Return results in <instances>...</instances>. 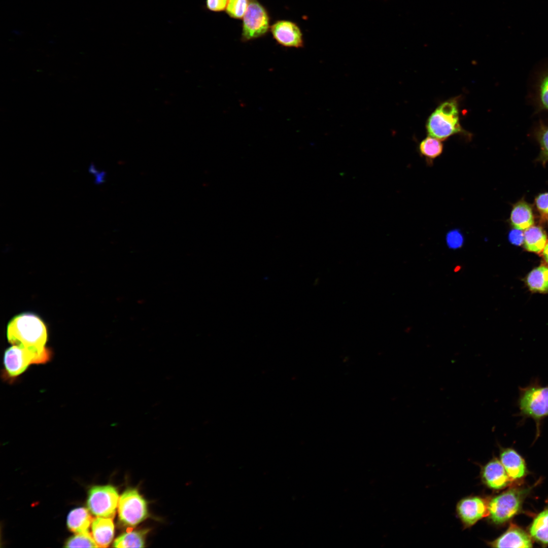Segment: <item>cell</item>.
Listing matches in <instances>:
<instances>
[{"mask_svg": "<svg viewBox=\"0 0 548 548\" xmlns=\"http://www.w3.org/2000/svg\"><path fill=\"white\" fill-rule=\"evenodd\" d=\"M7 336L12 345L22 346L52 358V351L45 347L47 341L46 327L34 314L23 313L13 318L8 324Z\"/></svg>", "mask_w": 548, "mask_h": 548, "instance_id": "cell-1", "label": "cell"}, {"mask_svg": "<svg viewBox=\"0 0 548 548\" xmlns=\"http://www.w3.org/2000/svg\"><path fill=\"white\" fill-rule=\"evenodd\" d=\"M426 129L428 135L440 141L462 132L458 101L452 98L439 105L428 117Z\"/></svg>", "mask_w": 548, "mask_h": 548, "instance_id": "cell-2", "label": "cell"}, {"mask_svg": "<svg viewBox=\"0 0 548 548\" xmlns=\"http://www.w3.org/2000/svg\"><path fill=\"white\" fill-rule=\"evenodd\" d=\"M51 358L41 355L25 347L13 345L4 353V370L2 378L8 382H13L32 364H45Z\"/></svg>", "mask_w": 548, "mask_h": 548, "instance_id": "cell-3", "label": "cell"}, {"mask_svg": "<svg viewBox=\"0 0 548 548\" xmlns=\"http://www.w3.org/2000/svg\"><path fill=\"white\" fill-rule=\"evenodd\" d=\"M527 490L512 489L496 496L488 504L489 516L496 524L507 522L521 510Z\"/></svg>", "mask_w": 548, "mask_h": 548, "instance_id": "cell-4", "label": "cell"}, {"mask_svg": "<svg viewBox=\"0 0 548 548\" xmlns=\"http://www.w3.org/2000/svg\"><path fill=\"white\" fill-rule=\"evenodd\" d=\"M519 405L522 415L538 423L548 416V386L535 384L521 389Z\"/></svg>", "mask_w": 548, "mask_h": 548, "instance_id": "cell-5", "label": "cell"}, {"mask_svg": "<svg viewBox=\"0 0 548 548\" xmlns=\"http://www.w3.org/2000/svg\"><path fill=\"white\" fill-rule=\"evenodd\" d=\"M118 512L121 523L130 527L143 521L148 514L146 501L135 489H128L121 495Z\"/></svg>", "mask_w": 548, "mask_h": 548, "instance_id": "cell-6", "label": "cell"}, {"mask_svg": "<svg viewBox=\"0 0 548 548\" xmlns=\"http://www.w3.org/2000/svg\"><path fill=\"white\" fill-rule=\"evenodd\" d=\"M119 497L117 490L111 485L96 486L89 491L87 505L97 517L113 519L116 513Z\"/></svg>", "mask_w": 548, "mask_h": 548, "instance_id": "cell-7", "label": "cell"}, {"mask_svg": "<svg viewBox=\"0 0 548 548\" xmlns=\"http://www.w3.org/2000/svg\"><path fill=\"white\" fill-rule=\"evenodd\" d=\"M269 28V18L266 10L256 0H249L243 17L242 40L244 42L265 35Z\"/></svg>", "mask_w": 548, "mask_h": 548, "instance_id": "cell-8", "label": "cell"}, {"mask_svg": "<svg viewBox=\"0 0 548 548\" xmlns=\"http://www.w3.org/2000/svg\"><path fill=\"white\" fill-rule=\"evenodd\" d=\"M270 31L276 41L283 46L297 48L304 46L301 29L293 22L277 21L270 26Z\"/></svg>", "mask_w": 548, "mask_h": 548, "instance_id": "cell-9", "label": "cell"}, {"mask_svg": "<svg viewBox=\"0 0 548 548\" xmlns=\"http://www.w3.org/2000/svg\"><path fill=\"white\" fill-rule=\"evenodd\" d=\"M457 511L463 524L467 527L472 526L489 515L488 504L482 498L477 496L460 500L457 506Z\"/></svg>", "mask_w": 548, "mask_h": 548, "instance_id": "cell-10", "label": "cell"}, {"mask_svg": "<svg viewBox=\"0 0 548 548\" xmlns=\"http://www.w3.org/2000/svg\"><path fill=\"white\" fill-rule=\"evenodd\" d=\"M494 547H531L530 536L522 528L510 524L507 530L496 539L490 543Z\"/></svg>", "mask_w": 548, "mask_h": 548, "instance_id": "cell-11", "label": "cell"}, {"mask_svg": "<svg viewBox=\"0 0 548 548\" xmlns=\"http://www.w3.org/2000/svg\"><path fill=\"white\" fill-rule=\"evenodd\" d=\"M482 478L488 487L496 490L505 487L511 479L501 461L496 459L491 460L484 466Z\"/></svg>", "mask_w": 548, "mask_h": 548, "instance_id": "cell-12", "label": "cell"}, {"mask_svg": "<svg viewBox=\"0 0 548 548\" xmlns=\"http://www.w3.org/2000/svg\"><path fill=\"white\" fill-rule=\"evenodd\" d=\"M91 535L98 547H108L114 535L112 519L97 517L91 523Z\"/></svg>", "mask_w": 548, "mask_h": 548, "instance_id": "cell-13", "label": "cell"}, {"mask_svg": "<svg viewBox=\"0 0 548 548\" xmlns=\"http://www.w3.org/2000/svg\"><path fill=\"white\" fill-rule=\"evenodd\" d=\"M500 461L511 479H520L525 475V461L514 450L504 449L500 454Z\"/></svg>", "mask_w": 548, "mask_h": 548, "instance_id": "cell-14", "label": "cell"}, {"mask_svg": "<svg viewBox=\"0 0 548 548\" xmlns=\"http://www.w3.org/2000/svg\"><path fill=\"white\" fill-rule=\"evenodd\" d=\"M525 282L532 292L548 293V265L542 264L533 269L527 276Z\"/></svg>", "mask_w": 548, "mask_h": 548, "instance_id": "cell-15", "label": "cell"}, {"mask_svg": "<svg viewBox=\"0 0 548 548\" xmlns=\"http://www.w3.org/2000/svg\"><path fill=\"white\" fill-rule=\"evenodd\" d=\"M510 220L515 228L522 230L532 226L534 218L530 206L525 201L518 202L512 209Z\"/></svg>", "mask_w": 548, "mask_h": 548, "instance_id": "cell-16", "label": "cell"}, {"mask_svg": "<svg viewBox=\"0 0 548 548\" xmlns=\"http://www.w3.org/2000/svg\"><path fill=\"white\" fill-rule=\"evenodd\" d=\"M92 518L87 509L79 507L72 510L67 518L68 529L75 533L89 532Z\"/></svg>", "mask_w": 548, "mask_h": 548, "instance_id": "cell-17", "label": "cell"}, {"mask_svg": "<svg viewBox=\"0 0 548 548\" xmlns=\"http://www.w3.org/2000/svg\"><path fill=\"white\" fill-rule=\"evenodd\" d=\"M524 246L530 252L541 253L547 243V236L544 231L540 227L531 226L524 232Z\"/></svg>", "mask_w": 548, "mask_h": 548, "instance_id": "cell-18", "label": "cell"}, {"mask_svg": "<svg viewBox=\"0 0 548 548\" xmlns=\"http://www.w3.org/2000/svg\"><path fill=\"white\" fill-rule=\"evenodd\" d=\"M529 533L534 540L543 545H548V508L540 512L534 518L530 528Z\"/></svg>", "mask_w": 548, "mask_h": 548, "instance_id": "cell-19", "label": "cell"}, {"mask_svg": "<svg viewBox=\"0 0 548 548\" xmlns=\"http://www.w3.org/2000/svg\"><path fill=\"white\" fill-rule=\"evenodd\" d=\"M147 531H134L129 528L127 531L117 537L114 542L115 547H143Z\"/></svg>", "mask_w": 548, "mask_h": 548, "instance_id": "cell-20", "label": "cell"}, {"mask_svg": "<svg viewBox=\"0 0 548 548\" xmlns=\"http://www.w3.org/2000/svg\"><path fill=\"white\" fill-rule=\"evenodd\" d=\"M443 149L441 141L429 135L423 139L419 145L420 154L430 165L442 154Z\"/></svg>", "mask_w": 548, "mask_h": 548, "instance_id": "cell-21", "label": "cell"}, {"mask_svg": "<svg viewBox=\"0 0 548 548\" xmlns=\"http://www.w3.org/2000/svg\"><path fill=\"white\" fill-rule=\"evenodd\" d=\"M536 101L539 110L548 111V71L544 72L539 79Z\"/></svg>", "mask_w": 548, "mask_h": 548, "instance_id": "cell-22", "label": "cell"}, {"mask_svg": "<svg viewBox=\"0 0 548 548\" xmlns=\"http://www.w3.org/2000/svg\"><path fill=\"white\" fill-rule=\"evenodd\" d=\"M66 547H98L89 532L76 533L65 542Z\"/></svg>", "mask_w": 548, "mask_h": 548, "instance_id": "cell-23", "label": "cell"}, {"mask_svg": "<svg viewBox=\"0 0 548 548\" xmlns=\"http://www.w3.org/2000/svg\"><path fill=\"white\" fill-rule=\"evenodd\" d=\"M249 0H229L226 8L227 14L231 18L241 19L244 16Z\"/></svg>", "mask_w": 548, "mask_h": 548, "instance_id": "cell-24", "label": "cell"}, {"mask_svg": "<svg viewBox=\"0 0 548 548\" xmlns=\"http://www.w3.org/2000/svg\"><path fill=\"white\" fill-rule=\"evenodd\" d=\"M535 135L541 148V155L548 159V125L540 122L537 127Z\"/></svg>", "mask_w": 548, "mask_h": 548, "instance_id": "cell-25", "label": "cell"}, {"mask_svg": "<svg viewBox=\"0 0 548 548\" xmlns=\"http://www.w3.org/2000/svg\"><path fill=\"white\" fill-rule=\"evenodd\" d=\"M447 242L450 247L459 248L462 246L463 242L462 234L458 230H452L447 234Z\"/></svg>", "mask_w": 548, "mask_h": 548, "instance_id": "cell-26", "label": "cell"}, {"mask_svg": "<svg viewBox=\"0 0 548 548\" xmlns=\"http://www.w3.org/2000/svg\"><path fill=\"white\" fill-rule=\"evenodd\" d=\"M229 0H206V7L210 11L218 12L226 9Z\"/></svg>", "mask_w": 548, "mask_h": 548, "instance_id": "cell-27", "label": "cell"}, {"mask_svg": "<svg viewBox=\"0 0 548 548\" xmlns=\"http://www.w3.org/2000/svg\"><path fill=\"white\" fill-rule=\"evenodd\" d=\"M537 209L542 214L548 215V193L539 194L536 199Z\"/></svg>", "mask_w": 548, "mask_h": 548, "instance_id": "cell-28", "label": "cell"}, {"mask_svg": "<svg viewBox=\"0 0 548 548\" xmlns=\"http://www.w3.org/2000/svg\"><path fill=\"white\" fill-rule=\"evenodd\" d=\"M508 238L511 244L516 246L521 245L524 243V232L522 230L515 228L510 231Z\"/></svg>", "mask_w": 548, "mask_h": 548, "instance_id": "cell-29", "label": "cell"}, {"mask_svg": "<svg viewBox=\"0 0 548 548\" xmlns=\"http://www.w3.org/2000/svg\"><path fill=\"white\" fill-rule=\"evenodd\" d=\"M541 253L544 261L548 264V242H547Z\"/></svg>", "mask_w": 548, "mask_h": 548, "instance_id": "cell-30", "label": "cell"}]
</instances>
